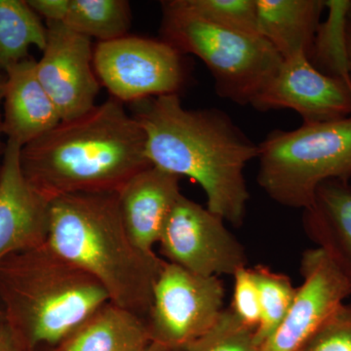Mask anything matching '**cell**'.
Listing matches in <instances>:
<instances>
[{
	"label": "cell",
	"instance_id": "9a60e30c",
	"mask_svg": "<svg viewBox=\"0 0 351 351\" xmlns=\"http://www.w3.org/2000/svg\"><path fill=\"white\" fill-rule=\"evenodd\" d=\"M36 61L24 60L5 71L2 133L21 147L38 140L62 121L38 75Z\"/></svg>",
	"mask_w": 351,
	"mask_h": 351
},
{
	"label": "cell",
	"instance_id": "5bb4252c",
	"mask_svg": "<svg viewBox=\"0 0 351 351\" xmlns=\"http://www.w3.org/2000/svg\"><path fill=\"white\" fill-rule=\"evenodd\" d=\"M182 178L149 166L122 186L117 196L122 221L138 249L154 254L166 221L181 196Z\"/></svg>",
	"mask_w": 351,
	"mask_h": 351
},
{
	"label": "cell",
	"instance_id": "7a4b0ae2",
	"mask_svg": "<svg viewBox=\"0 0 351 351\" xmlns=\"http://www.w3.org/2000/svg\"><path fill=\"white\" fill-rule=\"evenodd\" d=\"M20 161L29 186L48 202L76 193H119L152 166L142 127L113 98L25 145Z\"/></svg>",
	"mask_w": 351,
	"mask_h": 351
},
{
	"label": "cell",
	"instance_id": "1f68e13d",
	"mask_svg": "<svg viewBox=\"0 0 351 351\" xmlns=\"http://www.w3.org/2000/svg\"><path fill=\"white\" fill-rule=\"evenodd\" d=\"M346 21L351 25V0H350V4H348V9H346Z\"/></svg>",
	"mask_w": 351,
	"mask_h": 351
},
{
	"label": "cell",
	"instance_id": "6da1fadb",
	"mask_svg": "<svg viewBox=\"0 0 351 351\" xmlns=\"http://www.w3.org/2000/svg\"><path fill=\"white\" fill-rule=\"evenodd\" d=\"M135 104L133 117L144 131L149 163L193 180L204 191L210 211L243 225L250 197L244 170L258 158V144L221 110H186L179 94Z\"/></svg>",
	"mask_w": 351,
	"mask_h": 351
},
{
	"label": "cell",
	"instance_id": "30bf717a",
	"mask_svg": "<svg viewBox=\"0 0 351 351\" xmlns=\"http://www.w3.org/2000/svg\"><path fill=\"white\" fill-rule=\"evenodd\" d=\"M302 283L285 318L261 351H302L351 295V284L327 254L309 249L301 261Z\"/></svg>",
	"mask_w": 351,
	"mask_h": 351
},
{
	"label": "cell",
	"instance_id": "7c38bea8",
	"mask_svg": "<svg viewBox=\"0 0 351 351\" xmlns=\"http://www.w3.org/2000/svg\"><path fill=\"white\" fill-rule=\"evenodd\" d=\"M46 23L47 43L36 61V75L62 121L75 119L96 106L100 90L92 41L62 23Z\"/></svg>",
	"mask_w": 351,
	"mask_h": 351
},
{
	"label": "cell",
	"instance_id": "f1b7e54d",
	"mask_svg": "<svg viewBox=\"0 0 351 351\" xmlns=\"http://www.w3.org/2000/svg\"><path fill=\"white\" fill-rule=\"evenodd\" d=\"M345 38L346 53H348V61L351 66V25L348 24V21H346Z\"/></svg>",
	"mask_w": 351,
	"mask_h": 351
},
{
	"label": "cell",
	"instance_id": "2e32d148",
	"mask_svg": "<svg viewBox=\"0 0 351 351\" xmlns=\"http://www.w3.org/2000/svg\"><path fill=\"white\" fill-rule=\"evenodd\" d=\"M304 232L327 254L351 284V186L332 180L323 182L313 204L304 210Z\"/></svg>",
	"mask_w": 351,
	"mask_h": 351
},
{
	"label": "cell",
	"instance_id": "44dd1931",
	"mask_svg": "<svg viewBox=\"0 0 351 351\" xmlns=\"http://www.w3.org/2000/svg\"><path fill=\"white\" fill-rule=\"evenodd\" d=\"M252 271L257 284L260 302V323L255 337L261 348L285 318L297 288L293 285L290 277L265 265H256Z\"/></svg>",
	"mask_w": 351,
	"mask_h": 351
},
{
	"label": "cell",
	"instance_id": "d4e9b609",
	"mask_svg": "<svg viewBox=\"0 0 351 351\" xmlns=\"http://www.w3.org/2000/svg\"><path fill=\"white\" fill-rule=\"evenodd\" d=\"M234 277L230 311L242 323L256 332L260 323V302L257 284L252 269L244 267Z\"/></svg>",
	"mask_w": 351,
	"mask_h": 351
},
{
	"label": "cell",
	"instance_id": "603a6c76",
	"mask_svg": "<svg viewBox=\"0 0 351 351\" xmlns=\"http://www.w3.org/2000/svg\"><path fill=\"white\" fill-rule=\"evenodd\" d=\"M184 351H261V348L255 331L245 326L228 308L223 309L213 326Z\"/></svg>",
	"mask_w": 351,
	"mask_h": 351
},
{
	"label": "cell",
	"instance_id": "7402d4cb",
	"mask_svg": "<svg viewBox=\"0 0 351 351\" xmlns=\"http://www.w3.org/2000/svg\"><path fill=\"white\" fill-rule=\"evenodd\" d=\"M176 7L223 29L260 36L256 0H171Z\"/></svg>",
	"mask_w": 351,
	"mask_h": 351
},
{
	"label": "cell",
	"instance_id": "836d02e7",
	"mask_svg": "<svg viewBox=\"0 0 351 351\" xmlns=\"http://www.w3.org/2000/svg\"><path fill=\"white\" fill-rule=\"evenodd\" d=\"M50 351H56V350H50Z\"/></svg>",
	"mask_w": 351,
	"mask_h": 351
},
{
	"label": "cell",
	"instance_id": "4316f807",
	"mask_svg": "<svg viewBox=\"0 0 351 351\" xmlns=\"http://www.w3.org/2000/svg\"><path fill=\"white\" fill-rule=\"evenodd\" d=\"M0 351H27L19 336L7 323L0 328Z\"/></svg>",
	"mask_w": 351,
	"mask_h": 351
},
{
	"label": "cell",
	"instance_id": "4dcf8cb0",
	"mask_svg": "<svg viewBox=\"0 0 351 351\" xmlns=\"http://www.w3.org/2000/svg\"><path fill=\"white\" fill-rule=\"evenodd\" d=\"M6 324L5 313H4L3 307H2L1 302H0V328Z\"/></svg>",
	"mask_w": 351,
	"mask_h": 351
},
{
	"label": "cell",
	"instance_id": "9c48e42d",
	"mask_svg": "<svg viewBox=\"0 0 351 351\" xmlns=\"http://www.w3.org/2000/svg\"><path fill=\"white\" fill-rule=\"evenodd\" d=\"M223 221L181 195L158 241L166 262L202 276H234L247 267V256Z\"/></svg>",
	"mask_w": 351,
	"mask_h": 351
},
{
	"label": "cell",
	"instance_id": "d6a6232c",
	"mask_svg": "<svg viewBox=\"0 0 351 351\" xmlns=\"http://www.w3.org/2000/svg\"><path fill=\"white\" fill-rule=\"evenodd\" d=\"M0 162H1V158H0Z\"/></svg>",
	"mask_w": 351,
	"mask_h": 351
},
{
	"label": "cell",
	"instance_id": "ffe728a7",
	"mask_svg": "<svg viewBox=\"0 0 351 351\" xmlns=\"http://www.w3.org/2000/svg\"><path fill=\"white\" fill-rule=\"evenodd\" d=\"M131 9L124 0H69L64 24L99 43L124 38L131 25Z\"/></svg>",
	"mask_w": 351,
	"mask_h": 351
},
{
	"label": "cell",
	"instance_id": "52a82bcc",
	"mask_svg": "<svg viewBox=\"0 0 351 351\" xmlns=\"http://www.w3.org/2000/svg\"><path fill=\"white\" fill-rule=\"evenodd\" d=\"M225 289L217 276H202L165 261L154 291L147 324L152 343L184 351L223 311Z\"/></svg>",
	"mask_w": 351,
	"mask_h": 351
},
{
	"label": "cell",
	"instance_id": "f546056e",
	"mask_svg": "<svg viewBox=\"0 0 351 351\" xmlns=\"http://www.w3.org/2000/svg\"><path fill=\"white\" fill-rule=\"evenodd\" d=\"M144 351H171L156 343H152Z\"/></svg>",
	"mask_w": 351,
	"mask_h": 351
},
{
	"label": "cell",
	"instance_id": "5b68a950",
	"mask_svg": "<svg viewBox=\"0 0 351 351\" xmlns=\"http://www.w3.org/2000/svg\"><path fill=\"white\" fill-rule=\"evenodd\" d=\"M257 181L278 204L306 210L323 182L351 178V117L270 132L258 144Z\"/></svg>",
	"mask_w": 351,
	"mask_h": 351
},
{
	"label": "cell",
	"instance_id": "484cf974",
	"mask_svg": "<svg viewBox=\"0 0 351 351\" xmlns=\"http://www.w3.org/2000/svg\"><path fill=\"white\" fill-rule=\"evenodd\" d=\"M29 5L46 22L64 23L69 5V0H27Z\"/></svg>",
	"mask_w": 351,
	"mask_h": 351
},
{
	"label": "cell",
	"instance_id": "277c9868",
	"mask_svg": "<svg viewBox=\"0 0 351 351\" xmlns=\"http://www.w3.org/2000/svg\"><path fill=\"white\" fill-rule=\"evenodd\" d=\"M108 301L97 279L47 242L0 262V302L6 323L27 351L39 346L56 350Z\"/></svg>",
	"mask_w": 351,
	"mask_h": 351
},
{
	"label": "cell",
	"instance_id": "cb8c5ba5",
	"mask_svg": "<svg viewBox=\"0 0 351 351\" xmlns=\"http://www.w3.org/2000/svg\"><path fill=\"white\" fill-rule=\"evenodd\" d=\"M302 351H351V304H341Z\"/></svg>",
	"mask_w": 351,
	"mask_h": 351
},
{
	"label": "cell",
	"instance_id": "8fae6325",
	"mask_svg": "<svg viewBox=\"0 0 351 351\" xmlns=\"http://www.w3.org/2000/svg\"><path fill=\"white\" fill-rule=\"evenodd\" d=\"M252 107L295 110L304 123L351 117V82L322 73L304 54L284 59Z\"/></svg>",
	"mask_w": 351,
	"mask_h": 351
},
{
	"label": "cell",
	"instance_id": "ba28073f",
	"mask_svg": "<svg viewBox=\"0 0 351 351\" xmlns=\"http://www.w3.org/2000/svg\"><path fill=\"white\" fill-rule=\"evenodd\" d=\"M93 66L101 84L121 103L179 94L184 82L181 53L162 39L126 36L99 43Z\"/></svg>",
	"mask_w": 351,
	"mask_h": 351
},
{
	"label": "cell",
	"instance_id": "e0dca14e",
	"mask_svg": "<svg viewBox=\"0 0 351 351\" xmlns=\"http://www.w3.org/2000/svg\"><path fill=\"white\" fill-rule=\"evenodd\" d=\"M256 5L260 36L283 60L299 54L311 57L325 1L256 0Z\"/></svg>",
	"mask_w": 351,
	"mask_h": 351
},
{
	"label": "cell",
	"instance_id": "83f0119b",
	"mask_svg": "<svg viewBox=\"0 0 351 351\" xmlns=\"http://www.w3.org/2000/svg\"><path fill=\"white\" fill-rule=\"evenodd\" d=\"M4 83H5V78L0 75V105H1V101H3ZM2 135H3V133H2V114L0 113V156L3 154L4 147H5V145L2 144L1 142Z\"/></svg>",
	"mask_w": 351,
	"mask_h": 351
},
{
	"label": "cell",
	"instance_id": "3957f363",
	"mask_svg": "<svg viewBox=\"0 0 351 351\" xmlns=\"http://www.w3.org/2000/svg\"><path fill=\"white\" fill-rule=\"evenodd\" d=\"M48 246L94 277L110 302L147 321L165 261L129 237L117 193H76L50 201Z\"/></svg>",
	"mask_w": 351,
	"mask_h": 351
},
{
	"label": "cell",
	"instance_id": "ac0fdd59",
	"mask_svg": "<svg viewBox=\"0 0 351 351\" xmlns=\"http://www.w3.org/2000/svg\"><path fill=\"white\" fill-rule=\"evenodd\" d=\"M152 343L147 321L108 301L56 351H144Z\"/></svg>",
	"mask_w": 351,
	"mask_h": 351
},
{
	"label": "cell",
	"instance_id": "8992f818",
	"mask_svg": "<svg viewBox=\"0 0 351 351\" xmlns=\"http://www.w3.org/2000/svg\"><path fill=\"white\" fill-rule=\"evenodd\" d=\"M161 36L181 54L199 58L215 80L217 94L252 105L283 59L261 36L230 31L162 2Z\"/></svg>",
	"mask_w": 351,
	"mask_h": 351
},
{
	"label": "cell",
	"instance_id": "4fadbf2b",
	"mask_svg": "<svg viewBox=\"0 0 351 351\" xmlns=\"http://www.w3.org/2000/svg\"><path fill=\"white\" fill-rule=\"evenodd\" d=\"M19 145L6 141L0 162V262L47 242L49 204L29 186Z\"/></svg>",
	"mask_w": 351,
	"mask_h": 351
},
{
	"label": "cell",
	"instance_id": "d6986e66",
	"mask_svg": "<svg viewBox=\"0 0 351 351\" xmlns=\"http://www.w3.org/2000/svg\"><path fill=\"white\" fill-rule=\"evenodd\" d=\"M47 27L25 0H0V69L6 71L27 59L29 47L41 51Z\"/></svg>",
	"mask_w": 351,
	"mask_h": 351
}]
</instances>
